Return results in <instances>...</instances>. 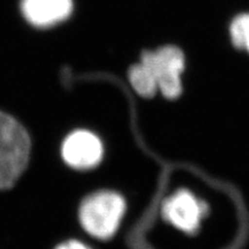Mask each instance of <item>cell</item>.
I'll return each mask as SVG.
<instances>
[{"label": "cell", "instance_id": "cell-1", "mask_svg": "<svg viewBox=\"0 0 249 249\" xmlns=\"http://www.w3.org/2000/svg\"><path fill=\"white\" fill-rule=\"evenodd\" d=\"M126 210V200L120 193L101 189L90 193L81 201L77 218L87 234L105 241L118 232Z\"/></svg>", "mask_w": 249, "mask_h": 249}, {"label": "cell", "instance_id": "cell-2", "mask_svg": "<svg viewBox=\"0 0 249 249\" xmlns=\"http://www.w3.org/2000/svg\"><path fill=\"white\" fill-rule=\"evenodd\" d=\"M31 139L17 118L0 110V191L17 185L30 160Z\"/></svg>", "mask_w": 249, "mask_h": 249}, {"label": "cell", "instance_id": "cell-3", "mask_svg": "<svg viewBox=\"0 0 249 249\" xmlns=\"http://www.w3.org/2000/svg\"><path fill=\"white\" fill-rule=\"evenodd\" d=\"M141 62L148 68L165 98L176 99L182 93L181 74L185 71V55L177 46H163L155 51H144Z\"/></svg>", "mask_w": 249, "mask_h": 249}, {"label": "cell", "instance_id": "cell-4", "mask_svg": "<svg viewBox=\"0 0 249 249\" xmlns=\"http://www.w3.org/2000/svg\"><path fill=\"white\" fill-rule=\"evenodd\" d=\"M209 208L188 189L181 188L165 198L161 216L165 222L186 234H195L200 230Z\"/></svg>", "mask_w": 249, "mask_h": 249}, {"label": "cell", "instance_id": "cell-5", "mask_svg": "<svg viewBox=\"0 0 249 249\" xmlns=\"http://www.w3.org/2000/svg\"><path fill=\"white\" fill-rule=\"evenodd\" d=\"M60 155L64 163L76 171L97 167L104 157V144L97 134L88 129H75L62 140Z\"/></svg>", "mask_w": 249, "mask_h": 249}, {"label": "cell", "instance_id": "cell-6", "mask_svg": "<svg viewBox=\"0 0 249 249\" xmlns=\"http://www.w3.org/2000/svg\"><path fill=\"white\" fill-rule=\"evenodd\" d=\"M21 17L35 29H51L67 21L74 11L73 0H20Z\"/></svg>", "mask_w": 249, "mask_h": 249}, {"label": "cell", "instance_id": "cell-7", "mask_svg": "<svg viewBox=\"0 0 249 249\" xmlns=\"http://www.w3.org/2000/svg\"><path fill=\"white\" fill-rule=\"evenodd\" d=\"M128 79L135 92L143 98H151L158 92L155 79L141 61L129 68Z\"/></svg>", "mask_w": 249, "mask_h": 249}, {"label": "cell", "instance_id": "cell-8", "mask_svg": "<svg viewBox=\"0 0 249 249\" xmlns=\"http://www.w3.org/2000/svg\"><path fill=\"white\" fill-rule=\"evenodd\" d=\"M230 33L233 45L249 53V13L238 15L232 21Z\"/></svg>", "mask_w": 249, "mask_h": 249}, {"label": "cell", "instance_id": "cell-9", "mask_svg": "<svg viewBox=\"0 0 249 249\" xmlns=\"http://www.w3.org/2000/svg\"><path fill=\"white\" fill-rule=\"evenodd\" d=\"M54 249H92L85 242L76 240V239H70V240L62 241Z\"/></svg>", "mask_w": 249, "mask_h": 249}]
</instances>
